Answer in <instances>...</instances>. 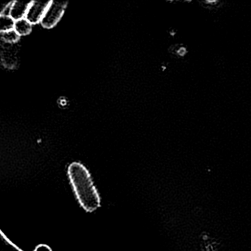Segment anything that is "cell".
Returning a JSON list of instances; mask_svg holds the SVG:
<instances>
[{
  "label": "cell",
  "mask_w": 251,
  "mask_h": 251,
  "mask_svg": "<svg viewBox=\"0 0 251 251\" xmlns=\"http://www.w3.org/2000/svg\"><path fill=\"white\" fill-rule=\"evenodd\" d=\"M68 177L81 208L88 213L100 209L101 197L88 169L80 162H73L68 167Z\"/></svg>",
  "instance_id": "obj_1"
},
{
  "label": "cell",
  "mask_w": 251,
  "mask_h": 251,
  "mask_svg": "<svg viewBox=\"0 0 251 251\" xmlns=\"http://www.w3.org/2000/svg\"><path fill=\"white\" fill-rule=\"evenodd\" d=\"M66 7L67 1H50L41 22L42 26L46 28H51L55 26L63 17Z\"/></svg>",
  "instance_id": "obj_2"
},
{
  "label": "cell",
  "mask_w": 251,
  "mask_h": 251,
  "mask_svg": "<svg viewBox=\"0 0 251 251\" xmlns=\"http://www.w3.org/2000/svg\"><path fill=\"white\" fill-rule=\"evenodd\" d=\"M50 3V1H31L25 18L32 25L39 22L41 23Z\"/></svg>",
  "instance_id": "obj_3"
},
{
  "label": "cell",
  "mask_w": 251,
  "mask_h": 251,
  "mask_svg": "<svg viewBox=\"0 0 251 251\" xmlns=\"http://www.w3.org/2000/svg\"><path fill=\"white\" fill-rule=\"evenodd\" d=\"M31 1H12L9 8L8 16L13 21L19 20L24 19L26 16L28 7Z\"/></svg>",
  "instance_id": "obj_4"
},
{
  "label": "cell",
  "mask_w": 251,
  "mask_h": 251,
  "mask_svg": "<svg viewBox=\"0 0 251 251\" xmlns=\"http://www.w3.org/2000/svg\"><path fill=\"white\" fill-rule=\"evenodd\" d=\"M13 29L19 34V36L26 35L30 32L32 29V24L26 18H24V19L15 21Z\"/></svg>",
  "instance_id": "obj_5"
},
{
  "label": "cell",
  "mask_w": 251,
  "mask_h": 251,
  "mask_svg": "<svg viewBox=\"0 0 251 251\" xmlns=\"http://www.w3.org/2000/svg\"><path fill=\"white\" fill-rule=\"evenodd\" d=\"M0 251H24L12 243L0 229Z\"/></svg>",
  "instance_id": "obj_6"
},
{
  "label": "cell",
  "mask_w": 251,
  "mask_h": 251,
  "mask_svg": "<svg viewBox=\"0 0 251 251\" xmlns=\"http://www.w3.org/2000/svg\"><path fill=\"white\" fill-rule=\"evenodd\" d=\"M13 24L14 21L7 15L0 16V32L2 33L8 29H13Z\"/></svg>",
  "instance_id": "obj_7"
},
{
  "label": "cell",
  "mask_w": 251,
  "mask_h": 251,
  "mask_svg": "<svg viewBox=\"0 0 251 251\" xmlns=\"http://www.w3.org/2000/svg\"><path fill=\"white\" fill-rule=\"evenodd\" d=\"M19 34L16 32L13 29H8L5 32L1 33V38L4 42L7 44H13L16 42L19 38Z\"/></svg>",
  "instance_id": "obj_8"
},
{
  "label": "cell",
  "mask_w": 251,
  "mask_h": 251,
  "mask_svg": "<svg viewBox=\"0 0 251 251\" xmlns=\"http://www.w3.org/2000/svg\"><path fill=\"white\" fill-rule=\"evenodd\" d=\"M12 1L5 2V1H0V16L7 15L8 16L9 8Z\"/></svg>",
  "instance_id": "obj_9"
},
{
  "label": "cell",
  "mask_w": 251,
  "mask_h": 251,
  "mask_svg": "<svg viewBox=\"0 0 251 251\" xmlns=\"http://www.w3.org/2000/svg\"><path fill=\"white\" fill-rule=\"evenodd\" d=\"M34 251H52L50 246L45 244L38 245Z\"/></svg>",
  "instance_id": "obj_10"
}]
</instances>
